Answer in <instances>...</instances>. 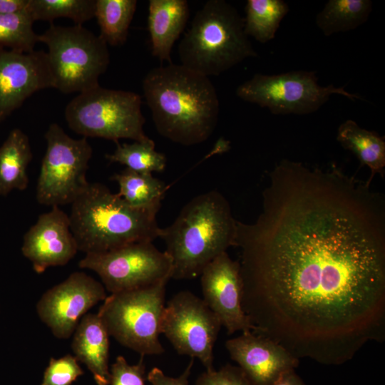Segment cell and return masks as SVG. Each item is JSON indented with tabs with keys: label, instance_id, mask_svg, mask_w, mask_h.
Segmentation results:
<instances>
[{
	"label": "cell",
	"instance_id": "1",
	"mask_svg": "<svg viewBox=\"0 0 385 385\" xmlns=\"http://www.w3.org/2000/svg\"><path fill=\"white\" fill-rule=\"evenodd\" d=\"M269 178L257 220L237 221L244 312L253 324L273 305L308 336L359 330L384 292L382 195L334 165L286 159Z\"/></svg>",
	"mask_w": 385,
	"mask_h": 385
},
{
	"label": "cell",
	"instance_id": "2",
	"mask_svg": "<svg viewBox=\"0 0 385 385\" xmlns=\"http://www.w3.org/2000/svg\"><path fill=\"white\" fill-rule=\"evenodd\" d=\"M143 91L163 137L190 146L205 142L214 132L220 103L209 77L171 63L151 69L143 78Z\"/></svg>",
	"mask_w": 385,
	"mask_h": 385
},
{
	"label": "cell",
	"instance_id": "3",
	"mask_svg": "<svg viewBox=\"0 0 385 385\" xmlns=\"http://www.w3.org/2000/svg\"><path fill=\"white\" fill-rule=\"evenodd\" d=\"M237 221L227 200L217 190L185 204L173 223L160 230L172 261L171 279L200 276L210 262L235 246Z\"/></svg>",
	"mask_w": 385,
	"mask_h": 385
},
{
	"label": "cell",
	"instance_id": "4",
	"mask_svg": "<svg viewBox=\"0 0 385 385\" xmlns=\"http://www.w3.org/2000/svg\"><path fill=\"white\" fill-rule=\"evenodd\" d=\"M161 204L136 208L100 183H90L71 203L69 220L78 251L99 253L159 238Z\"/></svg>",
	"mask_w": 385,
	"mask_h": 385
},
{
	"label": "cell",
	"instance_id": "5",
	"mask_svg": "<svg viewBox=\"0 0 385 385\" xmlns=\"http://www.w3.org/2000/svg\"><path fill=\"white\" fill-rule=\"evenodd\" d=\"M178 55L181 65L210 78L257 53L237 10L224 0H209L196 12Z\"/></svg>",
	"mask_w": 385,
	"mask_h": 385
},
{
	"label": "cell",
	"instance_id": "6",
	"mask_svg": "<svg viewBox=\"0 0 385 385\" xmlns=\"http://www.w3.org/2000/svg\"><path fill=\"white\" fill-rule=\"evenodd\" d=\"M140 96L134 92L100 85L78 93L66 105L64 115L71 130L84 138L145 142Z\"/></svg>",
	"mask_w": 385,
	"mask_h": 385
},
{
	"label": "cell",
	"instance_id": "7",
	"mask_svg": "<svg viewBox=\"0 0 385 385\" xmlns=\"http://www.w3.org/2000/svg\"><path fill=\"white\" fill-rule=\"evenodd\" d=\"M47 48L53 88L69 94L99 86L98 79L110 63L108 44L83 25L51 24L38 35Z\"/></svg>",
	"mask_w": 385,
	"mask_h": 385
},
{
	"label": "cell",
	"instance_id": "8",
	"mask_svg": "<svg viewBox=\"0 0 385 385\" xmlns=\"http://www.w3.org/2000/svg\"><path fill=\"white\" fill-rule=\"evenodd\" d=\"M168 281L107 296L97 314L109 335L141 356L163 354L159 337Z\"/></svg>",
	"mask_w": 385,
	"mask_h": 385
},
{
	"label": "cell",
	"instance_id": "9",
	"mask_svg": "<svg viewBox=\"0 0 385 385\" xmlns=\"http://www.w3.org/2000/svg\"><path fill=\"white\" fill-rule=\"evenodd\" d=\"M44 138L46 150L36 188L37 202L43 205L71 204L87 188L86 178L93 149L86 138L76 139L56 123Z\"/></svg>",
	"mask_w": 385,
	"mask_h": 385
},
{
	"label": "cell",
	"instance_id": "10",
	"mask_svg": "<svg viewBox=\"0 0 385 385\" xmlns=\"http://www.w3.org/2000/svg\"><path fill=\"white\" fill-rule=\"evenodd\" d=\"M333 94L361 99L344 87L322 86L314 71H293L277 75L255 74L236 89L242 101L267 108L274 115H304L317 111Z\"/></svg>",
	"mask_w": 385,
	"mask_h": 385
},
{
	"label": "cell",
	"instance_id": "11",
	"mask_svg": "<svg viewBox=\"0 0 385 385\" xmlns=\"http://www.w3.org/2000/svg\"><path fill=\"white\" fill-rule=\"evenodd\" d=\"M95 272L106 290L119 293L170 280L172 261L153 242H138L99 253H88L78 262Z\"/></svg>",
	"mask_w": 385,
	"mask_h": 385
},
{
	"label": "cell",
	"instance_id": "12",
	"mask_svg": "<svg viewBox=\"0 0 385 385\" xmlns=\"http://www.w3.org/2000/svg\"><path fill=\"white\" fill-rule=\"evenodd\" d=\"M222 324L204 300L188 290L176 293L165 307L161 333L176 351L198 359L213 370V348Z\"/></svg>",
	"mask_w": 385,
	"mask_h": 385
},
{
	"label": "cell",
	"instance_id": "13",
	"mask_svg": "<svg viewBox=\"0 0 385 385\" xmlns=\"http://www.w3.org/2000/svg\"><path fill=\"white\" fill-rule=\"evenodd\" d=\"M106 291L91 276L74 272L42 294L36 305L37 315L55 337L68 339L87 312L106 298Z\"/></svg>",
	"mask_w": 385,
	"mask_h": 385
},
{
	"label": "cell",
	"instance_id": "14",
	"mask_svg": "<svg viewBox=\"0 0 385 385\" xmlns=\"http://www.w3.org/2000/svg\"><path fill=\"white\" fill-rule=\"evenodd\" d=\"M200 277L202 299L229 334L257 331L242 308L238 261L232 260L225 252L210 262Z\"/></svg>",
	"mask_w": 385,
	"mask_h": 385
},
{
	"label": "cell",
	"instance_id": "15",
	"mask_svg": "<svg viewBox=\"0 0 385 385\" xmlns=\"http://www.w3.org/2000/svg\"><path fill=\"white\" fill-rule=\"evenodd\" d=\"M51 88L45 51L25 53L0 47V123L34 93Z\"/></svg>",
	"mask_w": 385,
	"mask_h": 385
},
{
	"label": "cell",
	"instance_id": "16",
	"mask_svg": "<svg viewBox=\"0 0 385 385\" xmlns=\"http://www.w3.org/2000/svg\"><path fill=\"white\" fill-rule=\"evenodd\" d=\"M21 250L37 274L66 265L78 251L68 215L58 206L41 214L24 234Z\"/></svg>",
	"mask_w": 385,
	"mask_h": 385
},
{
	"label": "cell",
	"instance_id": "17",
	"mask_svg": "<svg viewBox=\"0 0 385 385\" xmlns=\"http://www.w3.org/2000/svg\"><path fill=\"white\" fill-rule=\"evenodd\" d=\"M225 347L253 385H271L298 364L297 357L279 342L251 332L227 340Z\"/></svg>",
	"mask_w": 385,
	"mask_h": 385
},
{
	"label": "cell",
	"instance_id": "18",
	"mask_svg": "<svg viewBox=\"0 0 385 385\" xmlns=\"http://www.w3.org/2000/svg\"><path fill=\"white\" fill-rule=\"evenodd\" d=\"M109 334L98 314H86L74 332L71 349L91 372L98 385H109Z\"/></svg>",
	"mask_w": 385,
	"mask_h": 385
},
{
	"label": "cell",
	"instance_id": "19",
	"mask_svg": "<svg viewBox=\"0 0 385 385\" xmlns=\"http://www.w3.org/2000/svg\"><path fill=\"white\" fill-rule=\"evenodd\" d=\"M190 10L186 0H150L148 29L152 55L171 63V51L185 28Z\"/></svg>",
	"mask_w": 385,
	"mask_h": 385
},
{
	"label": "cell",
	"instance_id": "20",
	"mask_svg": "<svg viewBox=\"0 0 385 385\" xmlns=\"http://www.w3.org/2000/svg\"><path fill=\"white\" fill-rule=\"evenodd\" d=\"M32 158L28 135L20 128H13L0 145V196L27 188V168Z\"/></svg>",
	"mask_w": 385,
	"mask_h": 385
},
{
	"label": "cell",
	"instance_id": "21",
	"mask_svg": "<svg viewBox=\"0 0 385 385\" xmlns=\"http://www.w3.org/2000/svg\"><path fill=\"white\" fill-rule=\"evenodd\" d=\"M337 140L352 152L371 174L366 180L371 185L373 177L382 174L385 167V141L377 133L360 127L354 120H346L338 128Z\"/></svg>",
	"mask_w": 385,
	"mask_h": 385
},
{
	"label": "cell",
	"instance_id": "22",
	"mask_svg": "<svg viewBox=\"0 0 385 385\" xmlns=\"http://www.w3.org/2000/svg\"><path fill=\"white\" fill-rule=\"evenodd\" d=\"M370 0H329L316 17V24L326 36L354 30L364 24L372 11Z\"/></svg>",
	"mask_w": 385,
	"mask_h": 385
},
{
	"label": "cell",
	"instance_id": "23",
	"mask_svg": "<svg viewBox=\"0 0 385 385\" xmlns=\"http://www.w3.org/2000/svg\"><path fill=\"white\" fill-rule=\"evenodd\" d=\"M111 179L118 185L117 193L127 204L145 208L161 204L168 188L163 181L152 174H143L125 168Z\"/></svg>",
	"mask_w": 385,
	"mask_h": 385
},
{
	"label": "cell",
	"instance_id": "24",
	"mask_svg": "<svg viewBox=\"0 0 385 385\" xmlns=\"http://www.w3.org/2000/svg\"><path fill=\"white\" fill-rule=\"evenodd\" d=\"M136 7V0L96 1L99 36L108 45L118 46L125 43Z\"/></svg>",
	"mask_w": 385,
	"mask_h": 385
},
{
	"label": "cell",
	"instance_id": "25",
	"mask_svg": "<svg viewBox=\"0 0 385 385\" xmlns=\"http://www.w3.org/2000/svg\"><path fill=\"white\" fill-rule=\"evenodd\" d=\"M289 10L283 0H248L244 19L246 35L261 43L272 40Z\"/></svg>",
	"mask_w": 385,
	"mask_h": 385
},
{
	"label": "cell",
	"instance_id": "26",
	"mask_svg": "<svg viewBox=\"0 0 385 385\" xmlns=\"http://www.w3.org/2000/svg\"><path fill=\"white\" fill-rule=\"evenodd\" d=\"M106 158L111 163H119L125 168L143 174L163 172L166 166L165 155L155 150L152 139L132 143H116L113 153L106 154Z\"/></svg>",
	"mask_w": 385,
	"mask_h": 385
},
{
	"label": "cell",
	"instance_id": "27",
	"mask_svg": "<svg viewBox=\"0 0 385 385\" xmlns=\"http://www.w3.org/2000/svg\"><path fill=\"white\" fill-rule=\"evenodd\" d=\"M96 0H29L27 9L33 20L52 21L60 17L83 25L95 17Z\"/></svg>",
	"mask_w": 385,
	"mask_h": 385
},
{
	"label": "cell",
	"instance_id": "28",
	"mask_svg": "<svg viewBox=\"0 0 385 385\" xmlns=\"http://www.w3.org/2000/svg\"><path fill=\"white\" fill-rule=\"evenodd\" d=\"M34 21L26 9L24 11L0 14V47L29 53L38 42L33 24Z\"/></svg>",
	"mask_w": 385,
	"mask_h": 385
},
{
	"label": "cell",
	"instance_id": "29",
	"mask_svg": "<svg viewBox=\"0 0 385 385\" xmlns=\"http://www.w3.org/2000/svg\"><path fill=\"white\" fill-rule=\"evenodd\" d=\"M83 373L73 355L51 358L44 371L41 385H72Z\"/></svg>",
	"mask_w": 385,
	"mask_h": 385
},
{
	"label": "cell",
	"instance_id": "30",
	"mask_svg": "<svg viewBox=\"0 0 385 385\" xmlns=\"http://www.w3.org/2000/svg\"><path fill=\"white\" fill-rule=\"evenodd\" d=\"M144 356L135 364H129L124 356H118L110 369L111 385H145Z\"/></svg>",
	"mask_w": 385,
	"mask_h": 385
},
{
	"label": "cell",
	"instance_id": "31",
	"mask_svg": "<svg viewBox=\"0 0 385 385\" xmlns=\"http://www.w3.org/2000/svg\"><path fill=\"white\" fill-rule=\"evenodd\" d=\"M196 385H253L239 366L225 365L219 370L205 371Z\"/></svg>",
	"mask_w": 385,
	"mask_h": 385
},
{
	"label": "cell",
	"instance_id": "32",
	"mask_svg": "<svg viewBox=\"0 0 385 385\" xmlns=\"http://www.w3.org/2000/svg\"><path fill=\"white\" fill-rule=\"evenodd\" d=\"M193 362L194 359H192L183 373L178 377L167 376L160 369L154 367L148 372L147 379L151 385H188Z\"/></svg>",
	"mask_w": 385,
	"mask_h": 385
},
{
	"label": "cell",
	"instance_id": "33",
	"mask_svg": "<svg viewBox=\"0 0 385 385\" xmlns=\"http://www.w3.org/2000/svg\"><path fill=\"white\" fill-rule=\"evenodd\" d=\"M29 0H0V14H13L27 9Z\"/></svg>",
	"mask_w": 385,
	"mask_h": 385
},
{
	"label": "cell",
	"instance_id": "34",
	"mask_svg": "<svg viewBox=\"0 0 385 385\" xmlns=\"http://www.w3.org/2000/svg\"><path fill=\"white\" fill-rule=\"evenodd\" d=\"M271 385H305L294 370L287 371L279 376Z\"/></svg>",
	"mask_w": 385,
	"mask_h": 385
}]
</instances>
